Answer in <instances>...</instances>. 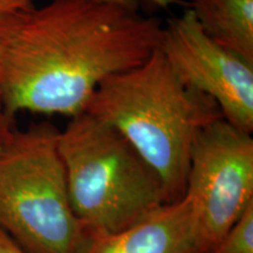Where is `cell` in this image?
Segmentation results:
<instances>
[{
	"label": "cell",
	"mask_w": 253,
	"mask_h": 253,
	"mask_svg": "<svg viewBox=\"0 0 253 253\" xmlns=\"http://www.w3.org/2000/svg\"><path fill=\"white\" fill-rule=\"evenodd\" d=\"M208 253H253V203Z\"/></svg>",
	"instance_id": "cell-9"
},
{
	"label": "cell",
	"mask_w": 253,
	"mask_h": 253,
	"mask_svg": "<svg viewBox=\"0 0 253 253\" xmlns=\"http://www.w3.org/2000/svg\"><path fill=\"white\" fill-rule=\"evenodd\" d=\"M190 8L209 37L253 62V0H192Z\"/></svg>",
	"instance_id": "cell-8"
},
{
	"label": "cell",
	"mask_w": 253,
	"mask_h": 253,
	"mask_svg": "<svg viewBox=\"0 0 253 253\" xmlns=\"http://www.w3.org/2000/svg\"><path fill=\"white\" fill-rule=\"evenodd\" d=\"M185 197L208 252L253 203V138L220 118L196 135Z\"/></svg>",
	"instance_id": "cell-5"
},
{
	"label": "cell",
	"mask_w": 253,
	"mask_h": 253,
	"mask_svg": "<svg viewBox=\"0 0 253 253\" xmlns=\"http://www.w3.org/2000/svg\"><path fill=\"white\" fill-rule=\"evenodd\" d=\"M94 1H100V2H108V4H116V5H122L126 6V7L131 8H138L140 1H148L151 5L157 6L163 9H167L170 6L176 5L178 2V0H94Z\"/></svg>",
	"instance_id": "cell-12"
},
{
	"label": "cell",
	"mask_w": 253,
	"mask_h": 253,
	"mask_svg": "<svg viewBox=\"0 0 253 253\" xmlns=\"http://www.w3.org/2000/svg\"><path fill=\"white\" fill-rule=\"evenodd\" d=\"M14 17L0 19V109H1V90H2V81H4L6 42H7L9 27H11L12 20H13Z\"/></svg>",
	"instance_id": "cell-10"
},
{
	"label": "cell",
	"mask_w": 253,
	"mask_h": 253,
	"mask_svg": "<svg viewBox=\"0 0 253 253\" xmlns=\"http://www.w3.org/2000/svg\"><path fill=\"white\" fill-rule=\"evenodd\" d=\"M79 253H208L188 197L163 205L134 225L87 238Z\"/></svg>",
	"instance_id": "cell-7"
},
{
	"label": "cell",
	"mask_w": 253,
	"mask_h": 253,
	"mask_svg": "<svg viewBox=\"0 0 253 253\" xmlns=\"http://www.w3.org/2000/svg\"><path fill=\"white\" fill-rule=\"evenodd\" d=\"M0 253H27L9 237L4 230L0 229Z\"/></svg>",
	"instance_id": "cell-13"
},
{
	"label": "cell",
	"mask_w": 253,
	"mask_h": 253,
	"mask_svg": "<svg viewBox=\"0 0 253 253\" xmlns=\"http://www.w3.org/2000/svg\"><path fill=\"white\" fill-rule=\"evenodd\" d=\"M162 26L138 8L52 0L15 15L5 52L1 109L80 115L104 80L140 65L160 46Z\"/></svg>",
	"instance_id": "cell-1"
},
{
	"label": "cell",
	"mask_w": 253,
	"mask_h": 253,
	"mask_svg": "<svg viewBox=\"0 0 253 253\" xmlns=\"http://www.w3.org/2000/svg\"><path fill=\"white\" fill-rule=\"evenodd\" d=\"M11 120H8L2 113V109H0V142L4 140V137L7 135V132L11 130Z\"/></svg>",
	"instance_id": "cell-14"
},
{
	"label": "cell",
	"mask_w": 253,
	"mask_h": 253,
	"mask_svg": "<svg viewBox=\"0 0 253 253\" xmlns=\"http://www.w3.org/2000/svg\"><path fill=\"white\" fill-rule=\"evenodd\" d=\"M178 78L214 101L223 118L253 131V62L209 37L191 8L162 27L160 46Z\"/></svg>",
	"instance_id": "cell-6"
},
{
	"label": "cell",
	"mask_w": 253,
	"mask_h": 253,
	"mask_svg": "<svg viewBox=\"0 0 253 253\" xmlns=\"http://www.w3.org/2000/svg\"><path fill=\"white\" fill-rule=\"evenodd\" d=\"M58 148L73 212L87 238L120 232L170 203L153 167L90 114L71 119L59 131Z\"/></svg>",
	"instance_id": "cell-3"
},
{
	"label": "cell",
	"mask_w": 253,
	"mask_h": 253,
	"mask_svg": "<svg viewBox=\"0 0 253 253\" xmlns=\"http://www.w3.org/2000/svg\"><path fill=\"white\" fill-rule=\"evenodd\" d=\"M33 6V0H0V19L14 17Z\"/></svg>",
	"instance_id": "cell-11"
},
{
	"label": "cell",
	"mask_w": 253,
	"mask_h": 253,
	"mask_svg": "<svg viewBox=\"0 0 253 253\" xmlns=\"http://www.w3.org/2000/svg\"><path fill=\"white\" fill-rule=\"evenodd\" d=\"M84 113L108 123L153 167L170 203L185 194L197 132L223 118L214 101L184 84L160 48L95 90Z\"/></svg>",
	"instance_id": "cell-2"
},
{
	"label": "cell",
	"mask_w": 253,
	"mask_h": 253,
	"mask_svg": "<svg viewBox=\"0 0 253 253\" xmlns=\"http://www.w3.org/2000/svg\"><path fill=\"white\" fill-rule=\"evenodd\" d=\"M59 130L11 129L0 142V229L27 253H79L87 237L69 201Z\"/></svg>",
	"instance_id": "cell-4"
}]
</instances>
